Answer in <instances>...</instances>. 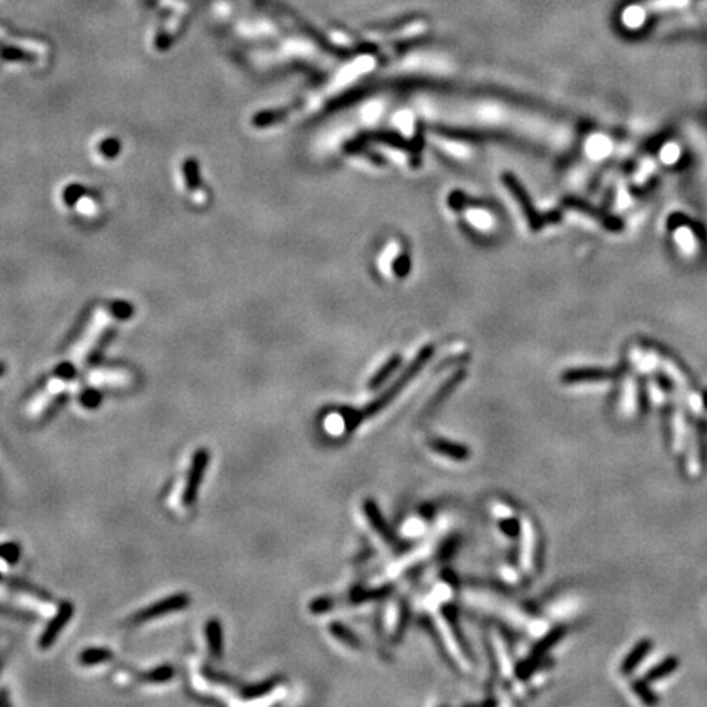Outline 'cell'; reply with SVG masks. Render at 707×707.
Instances as JSON below:
<instances>
[{
  "mask_svg": "<svg viewBox=\"0 0 707 707\" xmlns=\"http://www.w3.org/2000/svg\"><path fill=\"white\" fill-rule=\"evenodd\" d=\"M208 460H210V453H208V451H205V449H200V451H197L194 453L190 470H188V475H187L186 488H183V491H182L183 506H187V508L194 506V503L197 501V495H199V490L201 485V480H203L205 470H207Z\"/></svg>",
  "mask_w": 707,
  "mask_h": 707,
  "instance_id": "cell-1",
  "label": "cell"
},
{
  "mask_svg": "<svg viewBox=\"0 0 707 707\" xmlns=\"http://www.w3.org/2000/svg\"><path fill=\"white\" fill-rule=\"evenodd\" d=\"M431 449L432 451H436L437 453H440V456L449 457V458H452V460H458V462L467 460L470 456V451L465 447V445L452 442V440H447V439L431 440Z\"/></svg>",
  "mask_w": 707,
  "mask_h": 707,
  "instance_id": "cell-7",
  "label": "cell"
},
{
  "mask_svg": "<svg viewBox=\"0 0 707 707\" xmlns=\"http://www.w3.org/2000/svg\"><path fill=\"white\" fill-rule=\"evenodd\" d=\"M396 363H398V361H392V362H390V363H388V366H385V368H383V370H381V372H379V374H377V375L374 377V380H372L370 387H372V388L379 387V385L381 383V381H383V380H385V379H387V377L390 375V372H392V370H393V368H395V367H396Z\"/></svg>",
  "mask_w": 707,
  "mask_h": 707,
  "instance_id": "cell-20",
  "label": "cell"
},
{
  "mask_svg": "<svg viewBox=\"0 0 707 707\" xmlns=\"http://www.w3.org/2000/svg\"><path fill=\"white\" fill-rule=\"evenodd\" d=\"M676 668H678V658L670 657V658L663 660L662 663H658L655 668H652V670L647 673L644 680L647 681V683H653V681H658V680L665 678V676H668V675H671Z\"/></svg>",
  "mask_w": 707,
  "mask_h": 707,
  "instance_id": "cell-11",
  "label": "cell"
},
{
  "mask_svg": "<svg viewBox=\"0 0 707 707\" xmlns=\"http://www.w3.org/2000/svg\"><path fill=\"white\" fill-rule=\"evenodd\" d=\"M333 606H334L333 599L323 598V599H316V601H313L310 609L313 612H316V614H321V612H326L329 609H333Z\"/></svg>",
  "mask_w": 707,
  "mask_h": 707,
  "instance_id": "cell-19",
  "label": "cell"
},
{
  "mask_svg": "<svg viewBox=\"0 0 707 707\" xmlns=\"http://www.w3.org/2000/svg\"><path fill=\"white\" fill-rule=\"evenodd\" d=\"M704 401H706V408H707V395H706V398H704Z\"/></svg>",
  "mask_w": 707,
  "mask_h": 707,
  "instance_id": "cell-24",
  "label": "cell"
},
{
  "mask_svg": "<svg viewBox=\"0 0 707 707\" xmlns=\"http://www.w3.org/2000/svg\"><path fill=\"white\" fill-rule=\"evenodd\" d=\"M565 632H567V629L565 627H557L555 631H552L548 636L543 637L542 640L539 642V644L535 645L532 650H530L529 657H527L524 662L517 666V676H519V678H527V676H529L530 673L537 668L539 663H541L543 655H546L548 650H550L552 647H554L557 642H559L560 638L565 636Z\"/></svg>",
  "mask_w": 707,
  "mask_h": 707,
  "instance_id": "cell-3",
  "label": "cell"
},
{
  "mask_svg": "<svg viewBox=\"0 0 707 707\" xmlns=\"http://www.w3.org/2000/svg\"><path fill=\"white\" fill-rule=\"evenodd\" d=\"M20 557V547L16 543H3L0 546V559H3L8 563H15Z\"/></svg>",
  "mask_w": 707,
  "mask_h": 707,
  "instance_id": "cell-17",
  "label": "cell"
},
{
  "mask_svg": "<svg viewBox=\"0 0 707 707\" xmlns=\"http://www.w3.org/2000/svg\"><path fill=\"white\" fill-rule=\"evenodd\" d=\"M174 676V668L172 666H159L156 670L146 673L144 680L148 683H166Z\"/></svg>",
  "mask_w": 707,
  "mask_h": 707,
  "instance_id": "cell-14",
  "label": "cell"
},
{
  "mask_svg": "<svg viewBox=\"0 0 707 707\" xmlns=\"http://www.w3.org/2000/svg\"><path fill=\"white\" fill-rule=\"evenodd\" d=\"M276 683H277L276 680H271V681H265V683H262V684H254V686H249V688L244 689L243 696L244 697H260L271 691V689L276 686Z\"/></svg>",
  "mask_w": 707,
  "mask_h": 707,
  "instance_id": "cell-15",
  "label": "cell"
},
{
  "mask_svg": "<svg viewBox=\"0 0 707 707\" xmlns=\"http://www.w3.org/2000/svg\"><path fill=\"white\" fill-rule=\"evenodd\" d=\"M650 649H652V642H650L649 638H644V640L638 642V644L631 650V653H629L622 662L620 670H622L624 675H629V673H632L633 670H636L638 663H640L642 660L645 658V655L650 652Z\"/></svg>",
  "mask_w": 707,
  "mask_h": 707,
  "instance_id": "cell-9",
  "label": "cell"
},
{
  "mask_svg": "<svg viewBox=\"0 0 707 707\" xmlns=\"http://www.w3.org/2000/svg\"><path fill=\"white\" fill-rule=\"evenodd\" d=\"M188 603H190V599H188L187 594H174V596L162 599V601L139 611L133 620H135V622H148V620L157 619V617L164 616L167 612L181 611L183 607L188 606Z\"/></svg>",
  "mask_w": 707,
  "mask_h": 707,
  "instance_id": "cell-4",
  "label": "cell"
},
{
  "mask_svg": "<svg viewBox=\"0 0 707 707\" xmlns=\"http://www.w3.org/2000/svg\"><path fill=\"white\" fill-rule=\"evenodd\" d=\"M80 403H82L84 408L96 409V408H98V405H100V403H102V395H100V393L89 390V392H84L82 393V396H80Z\"/></svg>",
  "mask_w": 707,
  "mask_h": 707,
  "instance_id": "cell-18",
  "label": "cell"
},
{
  "mask_svg": "<svg viewBox=\"0 0 707 707\" xmlns=\"http://www.w3.org/2000/svg\"><path fill=\"white\" fill-rule=\"evenodd\" d=\"M329 631H331V633L336 638H339L341 642H344L346 645L352 647V649H359L361 647V642H359V638L354 636L352 632L349 631V629L344 627V625L341 624H331V627H329Z\"/></svg>",
  "mask_w": 707,
  "mask_h": 707,
  "instance_id": "cell-13",
  "label": "cell"
},
{
  "mask_svg": "<svg viewBox=\"0 0 707 707\" xmlns=\"http://www.w3.org/2000/svg\"><path fill=\"white\" fill-rule=\"evenodd\" d=\"M3 372H5V367H3L2 363H0V375H3Z\"/></svg>",
  "mask_w": 707,
  "mask_h": 707,
  "instance_id": "cell-22",
  "label": "cell"
},
{
  "mask_svg": "<svg viewBox=\"0 0 707 707\" xmlns=\"http://www.w3.org/2000/svg\"><path fill=\"white\" fill-rule=\"evenodd\" d=\"M2 663H3V658L0 657V668H2Z\"/></svg>",
  "mask_w": 707,
  "mask_h": 707,
  "instance_id": "cell-23",
  "label": "cell"
},
{
  "mask_svg": "<svg viewBox=\"0 0 707 707\" xmlns=\"http://www.w3.org/2000/svg\"><path fill=\"white\" fill-rule=\"evenodd\" d=\"M72 612H74V607H72L71 603H63L61 606H59L56 616H53V619L49 620L48 625H46L45 632H43V636L40 637V642H38L40 649L46 650L54 644V640L58 638L59 633H61L64 625L71 620Z\"/></svg>",
  "mask_w": 707,
  "mask_h": 707,
  "instance_id": "cell-5",
  "label": "cell"
},
{
  "mask_svg": "<svg viewBox=\"0 0 707 707\" xmlns=\"http://www.w3.org/2000/svg\"><path fill=\"white\" fill-rule=\"evenodd\" d=\"M205 636L208 640V649L215 658H221L223 655V631L221 624L218 619H212L207 622L205 627Z\"/></svg>",
  "mask_w": 707,
  "mask_h": 707,
  "instance_id": "cell-10",
  "label": "cell"
},
{
  "mask_svg": "<svg viewBox=\"0 0 707 707\" xmlns=\"http://www.w3.org/2000/svg\"><path fill=\"white\" fill-rule=\"evenodd\" d=\"M429 352H431V349H427V350H424V352H421V355H419V357L416 359V362H414L413 366L408 368V372H406V374H403L400 377V380H398L392 388H388L387 392H385L383 395L379 398V400L372 401L370 405H368L367 408H366V411H363V413H362V416H374V414H377V413H379V411L383 409L385 406H387L388 403L392 401V398H395L398 395V392H400V390L405 387V383H408L411 377H413L419 370V368H421L423 363L426 362V359L429 357Z\"/></svg>",
  "mask_w": 707,
  "mask_h": 707,
  "instance_id": "cell-2",
  "label": "cell"
},
{
  "mask_svg": "<svg viewBox=\"0 0 707 707\" xmlns=\"http://www.w3.org/2000/svg\"><path fill=\"white\" fill-rule=\"evenodd\" d=\"M0 614H8V616H12V617H19V619H25V617H28V616H23L19 611L5 609V607H2V606H0Z\"/></svg>",
  "mask_w": 707,
  "mask_h": 707,
  "instance_id": "cell-21",
  "label": "cell"
},
{
  "mask_svg": "<svg viewBox=\"0 0 707 707\" xmlns=\"http://www.w3.org/2000/svg\"><path fill=\"white\" fill-rule=\"evenodd\" d=\"M633 689H636V693L638 694V697H640L642 701L645 702V704H655L658 699L655 697V694L650 691V688L647 686V681H636L633 683Z\"/></svg>",
  "mask_w": 707,
  "mask_h": 707,
  "instance_id": "cell-16",
  "label": "cell"
},
{
  "mask_svg": "<svg viewBox=\"0 0 707 707\" xmlns=\"http://www.w3.org/2000/svg\"><path fill=\"white\" fill-rule=\"evenodd\" d=\"M113 658L111 657V652H109V650L105 649H89L85 650V652L80 655V663L82 665H98V663H104V662H110V660Z\"/></svg>",
  "mask_w": 707,
  "mask_h": 707,
  "instance_id": "cell-12",
  "label": "cell"
},
{
  "mask_svg": "<svg viewBox=\"0 0 707 707\" xmlns=\"http://www.w3.org/2000/svg\"><path fill=\"white\" fill-rule=\"evenodd\" d=\"M616 374L609 370H599V368H581V370H570L563 375L565 383H585V381H604L611 380Z\"/></svg>",
  "mask_w": 707,
  "mask_h": 707,
  "instance_id": "cell-6",
  "label": "cell"
},
{
  "mask_svg": "<svg viewBox=\"0 0 707 707\" xmlns=\"http://www.w3.org/2000/svg\"><path fill=\"white\" fill-rule=\"evenodd\" d=\"M363 509H366V516L370 519L372 526H374V529L379 532L381 537L385 539V541L393 543L396 541L395 539V534L390 530V527L387 524V521L383 519V516H381L379 508L375 506L374 501H366V504H363Z\"/></svg>",
  "mask_w": 707,
  "mask_h": 707,
  "instance_id": "cell-8",
  "label": "cell"
}]
</instances>
